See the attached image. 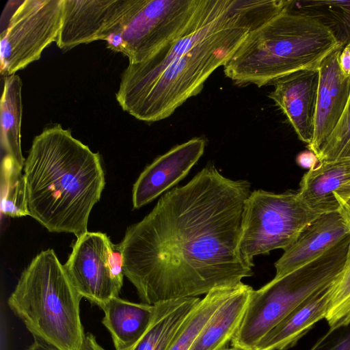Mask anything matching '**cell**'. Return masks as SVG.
<instances>
[{"label":"cell","instance_id":"6da1fadb","mask_svg":"<svg viewBox=\"0 0 350 350\" xmlns=\"http://www.w3.org/2000/svg\"><path fill=\"white\" fill-rule=\"evenodd\" d=\"M250 188L248 181L227 178L208 163L127 228L115 246L142 303L206 295L253 275L239 249Z\"/></svg>","mask_w":350,"mask_h":350},{"label":"cell","instance_id":"7a4b0ae2","mask_svg":"<svg viewBox=\"0 0 350 350\" xmlns=\"http://www.w3.org/2000/svg\"><path fill=\"white\" fill-rule=\"evenodd\" d=\"M29 216L51 232L77 238L105 185L98 153L60 124L45 128L32 142L24 165Z\"/></svg>","mask_w":350,"mask_h":350},{"label":"cell","instance_id":"3957f363","mask_svg":"<svg viewBox=\"0 0 350 350\" xmlns=\"http://www.w3.org/2000/svg\"><path fill=\"white\" fill-rule=\"evenodd\" d=\"M278 12L273 0H234L209 32L139 88L116 96L122 109L148 123L164 120L202 91L205 81L236 53L248 34Z\"/></svg>","mask_w":350,"mask_h":350},{"label":"cell","instance_id":"277c9868","mask_svg":"<svg viewBox=\"0 0 350 350\" xmlns=\"http://www.w3.org/2000/svg\"><path fill=\"white\" fill-rule=\"evenodd\" d=\"M290 5L252 31L224 66L226 77L235 85H273L297 71L319 68L343 46L325 25Z\"/></svg>","mask_w":350,"mask_h":350},{"label":"cell","instance_id":"5b68a950","mask_svg":"<svg viewBox=\"0 0 350 350\" xmlns=\"http://www.w3.org/2000/svg\"><path fill=\"white\" fill-rule=\"evenodd\" d=\"M81 298L55 252L47 249L23 271L8 304L35 339L56 350H80L85 336Z\"/></svg>","mask_w":350,"mask_h":350},{"label":"cell","instance_id":"8992f818","mask_svg":"<svg viewBox=\"0 0 350 350\" xmlns=\"http://www.w3.org/2000/svg\"><path fill=\"white\" fill-rule=\"evenodd\" d=\"M350 235L312 261L252 290L232 347L256 350L260 340L304 300L329 286L342 270Z\"/></svg>","mask_w":350,"mask_h":350},{"label":"cell","instance_id":"52a82bcc","mask_svg":"<svg viewBox=\"0 0 350 350\" xmlns=\"http://www.w3.org/2000/svg\"><path fill=\"white\" fill-rule=\"evenodd\" d=\"M319 214L308 208L297 191L275 193L254 190L245 200L239 249L253 267L254 258L289 247Z\"/></svg>","mask_w":350,"mask_h":350},{"label":"cell","instance_id":"ba28073f","mask_svg":"<svg viewBox=\"0 0 350 350\" xmlns=\"http://www.w3.org/2000/svg\"><path fill=\"white\" fill-rule=\"evenodd\" d=\"M202 0H142L129 18L106 40L107 47L138 64L175 38Z\"/></svg>","mask_w":350,"mask_h":350},{"label":"cell","instance_id":"9c48e42d","mask_svg":"<svg viewBox=\"0 0 350 350\" xmlns=\"http://www.w3.org/2000/svg\"><path fill=\"white\" fill-rule=\"evenodd\" d=\"M63 0H21L8 21L1 25L0 68L5 77L40 58L58 37Z\"/></svg>","mask_w":350,"mask_h":350},{"label":"cell","instance_id":"30bf717a","mask_svg":"<svg viewBox=\"0 0 350 350\" xmlns=\"http://www.w3.org/2000/svg\"><path fill=\"white\" fill-rule=\"evenodd\" d=\"M114 250L106 234L88 231L77 237L64 265L79 293L100 308L118 297L122 286L113 273Z\"/></svg>","mask_w":350,"mask_h":350},{"label":"cell","instance_id":"8fae6325","mask_svg":"<svg viewBox=\"0 0 350 350\" xmlns=\"http://www.w3.org/2000/svg\"><path fill=\"white\" fill-rule=\"evenodd\" d=\"M142 0H63L57 46L67 51L81 44L105 40L135 10Z\"/></svg>","mask_w":350,"mask_h":350},{"label":"cell","instance_id":"7c38bea8","mask_svg":"<svg viewBox=\"0 0 350 350\" xmlns=\"http://www.w3.org/2000/svg\"><path fill=\"white\" fill-rule=\"evenodd\" d=\"M206 142L193 137L157 157L142 171L133 187V208L152 202L183 180L202 156Z\"/></svg>","mask_w":350,"mask_h":350},{"label":"cell","instance_id":"4fadbf2b","mask_svg":"<svg viewBox=\"0 0 350 350\" xmlns=\"http://www.w3.org/2000/svg\"><path fill=\"white\" fill-rule=\"evenodd\" d=\"M273 85L269 97L286 117L298 138L310 144L314 133L319 67L291 73Z\"/></svg>","mask_w":350,"mask_h":350},{"label":"cell","instance_id":"5bb4252c","mask_svg":"<svg viewBox=\"0 0 350 350\" xmlns=\"http://www.w3.org/2000/svg\"><path fill=\"white\" fill-rule=\"evenodd\" d=\"M343 47L332 52L319 66L314 133L308 145V150L315 154L336 127L350 96V75L342 73L338 62Z\"/></svg>","mask_w":350,"mask_h":350},{"label":"cell","instance_id":"9a60e30c","mask_svg":"<svg viewBox=\"0 0 350 350\" xmlns=\"http://www.w3.org/2000/svg\"><path fill=\"white\" fill-rule=\"evenodd\" d=\"M349 234V229L338 211L321 214L275 262L274 278H280L312 261Z\"/></svg>","mask_w":350,"mask_h":350},{"label":"cell","instance_id":"2e32d148","mask_svg":"<svg viewBox=\"0 0 350 350\" xmlns=\"http://www.w3.org/2000/svg\"><path fill=\"white\" fill-rule=\"evenodd\" d=\"M330 284L293 310L260 340L256 350H287L296 345L317 323L325 319Z\"/></svg>","mask_w":350,"mask_h":350},{"label":"cell","instance_id":"e0dca14e","mask_svg":"<svg viewBox=\"0 0 350 350\" xmlns=\"http://www.w3.org/2000/svg\"><path fill=\"white\" fill-rule=\"evenodd\" d=\"M350 182V159L323 161L302 177L297 193L310 210L319 214L338 211L335 191Z\"/></svg>","mask_w":350,"mask_h":350},{"label":"cell","instance_id":"ac0fdd59","mask_svg":"<svg viewBox=\"0 0 350 350\" xmlns=\"http://www.w3.org/2000/svg\"><path fill=\"white\" fill-rule=\"evenodd\" d=\"M102 323L109 332L116 350H129L148 328L154 305L134 303L118 297L109 299L102 308Z\"/></svg>","mask_w":350,"mask_h":350},{"label":"cell","instance_id":"d6986e66","mask_svg":"<svg viewBox=\"0 0 350 350\" xmlns=\"http://www.w3.org/2000/svg\"><path fill=\"white\" fill-rule=\"evenodd\" d=\"M253 288L241 283L217 308L189 350L227 348L243 318Z\"/></svg>","mask_w":350,"mask_h":350},{"label":"cell","instance_id":"ffe728a7","mask_svg":"<svg viewBox=\"0 0 350 350\" xmlns=\"http://www.w3.org/2000/svg\"><path fill=\"white\" fill-rule=\"evenodd\" d=\"M200 299L185 297L155 304L148 328L129 350H169L183 322Z\"/></svg>","mask_w":350,"mask_h":350},{"label":"cell","instance_id":"44dd1931","mask_svg":"<svg viewBox=\"0 0 350 350\" xmlns=\"http://www.w3.org/2000/svg\"><path fill=\"white\" fill-rule=\"evenodd\" d=\"M22 81L14 74L5 77L0 103V143L2 157L11 158L24 167L21 141Z\"/></svg>","mask_w":350,"mask_h":350},{"label":"cell","instance_id":"7402d4cb","mask_svg":"<svg viewBox=\"0 0 350 350\" xmlns=\"http://www.w3.org/2000/svg\"><path fill=\"white\" fill-rule=\"evenodd\" d=\"M240 284L216 288L206 294L183 322L169 350H189L215 312Z\"/></svg>","mask_w":350,"mask_h":350},{"label":"cell","instance_id":"603a6c76","mask_svg":"<svg viewBox=\"0 0 350 350\" xmlns=\"http://www.w3.org/2000/svg\"><path fill=\"white\" fill-rule=\"evenodd\" d=\"M290 8L325 25L343 46L350 45V0H292Z\"/></svg>","mask_w":350,"mask_h":350},{"label":"cell","instance_id":"cb8c5ba5","mask_svg":"<svg viewBox=\"0 0 350 350\" xmlns=\"http://www.w3.org/2000/svg\"><path fill=\"white\" fill-rule=\"evenodd\" d=\"M23 167L9 157H2L1 165V212L11 217L29 215L27 188Z\"/></svg>","mask_w":350,"mask_h":350},{"label":"cell","instance_id":"d4e9b609","mask_svg":"<svg viewBox=\"0 0 350 350\" xmlns=\"http://www.w3.org/2000/svg\"><path fill=\"white\" fill-rule=\"evenodd\" d=\"M325 319L330 330L350 323V243L344 267L329 288Z\"/></svg>","mask_w":350,"mask_h":350},{"label":"cell","instance_id":"484cf974","mask_svg":"<svg viewBox=\"0 0 350 350\" xmlns=\"http://www.w3.org/2000/svg\"><path fill=\"white\" fill-rule=\"evenodd\" d=\"M316 154L319 163L350 159V96L338 124Z\"/></svg>","mask_w":350,"mask_h":350},{"label":"cell","instance_id":"4316f807","mask_svg":"<svg viewBox=\"0 0 350 350\" xmlns=\"http://www.w3.org/2000/svg\"><path fill=\"white\" fill-rule=\"evenodd\" d=\"M309 350H350V323L329 329Z\"/></svg>","mask_w":350,"mask_h":350},{"label":"cell","instance_id":"83f0119b","mask_svg":"<svg viewBox=\"0 0 350 350\" xmlns=\"http://www.w3.org/2000/svg\"><path fill=\"white\" fill-rule=\"evenodd\" d=\"M338 204V213L344 219L350 232V182L335 191Z\"/></svg>","mask_w":350,"mask_h":350},{"label":"cell","instance_id":"f1b7e54d","mask_svg":"<svg viewBox=\"0 0 350 350\" xmlns=\"http://www.w3.org/2000/svg\"><path fill=\"white\" fill-rule=\"evenodd\" d=\"M295 161L298 165L308 170L315 168L319 163L317 154L310 150L299 152Z\"/></svg>","mask_w":350,"mask_h":350},{"label":"cell","instance_id":"f546056e","mask_svg":"<svg viewBox=\"0 0 350 350\" xmlns=\"http://www.w3.org/2000/svg\"><path fill=\"white\" fill-rule=\"evenodd\" d=\"M339 66L346 75H350V45L343 47L338 59Z\"/></svg>","mask_w":350,"mask_h":350},{"label":"cell","instance_id":"4dcf8cb0","mask_svg":"<svg viewBox=\"0 0 350 350\" xmlns=\"http://www.w3.org/2000/svg\"><path fill=\"white\" fill-rule=\"evenodd\" d=\"M80 350H105L97 342L96 337L91 333L85 334Z\"/></svg>","mask_w":350,"mask_h":350},{"label":"cell","instance_id":"1f68e13d","mask_svg":"<svg viewBox=\"0 0 350 350\" xmlns=\"http://www.w3.org/2000/svg\"><path fill=\"white\" fill-rule=\"evenodd\" d=\"M26 350H56L43 342L35 339L33 342Z\"/></svg>","mask_w":350,"mask_h":350},{"label":"cell","instance_id":"d6a6232c","mask_svg":"<svg viewBox=\"0 0 350 350\" xmlns=\"http://www.w3.org/2000/svg\"><path fill=\"white\" fill-rule=\"evenodd\" d=\"M222 350H241V349L236 348V347H232L230 348H225V349H224Z\"/></svg>","mask_w":350,"mask_h":350}]
</instances>
